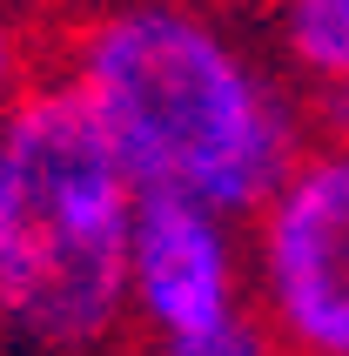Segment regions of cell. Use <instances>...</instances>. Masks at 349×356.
<instances>
[{
    "instance_id": "1",
    "label": "cell",
    "mask_w": 349,
    "mask_h": 356,
    "mask_svg": "<svg viewBox=\"0 0 349 356\" xmlns=\"http://www.w3.org/2000/svg\"><path fill=\"white\" fill-rule=\"evenodd\" d=\"M60 81L88 101L135 188L249 222L282 188L309 115L282 67L209 0H108L60 40Z\"/></svg>"
},
{
    "instance_id": "2",
    "label": "cell",
    "mask_w": 349,
    "mask_h": 356,
    "mask_svg": "<svg viewBox=\"0 0 349 356\" xmlns=\"http://www.w3.org/2000/svg\"><path fill=\"white\" fill-rule=\"evenodd\" d=\"M135 175L60 74H34L0 128V350L115 356L128 323Z\"/></svg>"
},
{
    "instance_id": "3",
    "label": "cell",
    "mask_w": 349,
    "mask_h": 356,
    "mask_svg": "<svg viewBox=\"0 0 349 356\" xmlns=\"http://www.w3.org/2000/svg\"><path fill=\"white\" fill-rule=\"evenodd\" d=\"M249 316L282 356H349V148L309 141L249 216Z\"/></svg>"
},
{
    "instance_id": "4",
    "label": "cell",
    "mask_w": 349,
    "mask_h": 356,
    "mask_svg": "<svg viewBox=\"0 0 349 356\" xmlns=\"http://www.w3.org/2000/svg\"><path fill=\"white\" fill-rule=\"evenodd\" d=\"M249 316V236L181 195H135L128 222V323L141 343L202 337Z\"/></svg>"
},
{
    "instance_id": "5",
    "label": "cell",
    "mask_w": 349,
    "mask_h": 356,
    "mask_svg": "<svg viewBox=\"0 0 349 356\" xmlns=\"http://www.w3.org/2000/svg\"><path fill=\"white\" fill-rule=\"evenodd\" d=\"M269 34L302 101H349V0H269Z\"/></svg>"
},
{
    "instance_id": "6",
    "label": "cell",
    "mask_w": 349,
    "mask_h": 356,
    "mask_svg": "<svg viewBox=\"0 0 349 356\" xmlns=\"http://www.w3.org/2000/svg\"><path fill=\"white\" fill-rule=\"evenodd\" d=\"M135 356H282L269 343V330L255 316H235L222 330H202V337H168V343H141Z\"/></svg>"
},
{
    "instance_id": "7",
    "label": "cell",
    "mask_w": 349,
    "mask_h": 356,
    "mask_svg": "<svg viewBox=\"0 0 349 356\" xmlns=\"http://www.w3.org/2000/svg\"><path fill=\"white\" fill-rule=\"evenodd\" d=\"M27 88H34V40H27V27L0 7V128H7V115L20 108Z\"/></svg>"
},
{
    "instance_id": "8",
    "label": "cell",
    "mask_w": 349,
    "mask_h": 356,
    "mask_svg": "<svg viewBox=\"0 0 349 356\" xmlns=\"http://www.w3.org/2000/svg\"><path fill=\"white\" fill-rule=\"evenodd\" d=\"M0 249H7V209H0Z\"/></svg>"
}]
</instances>
